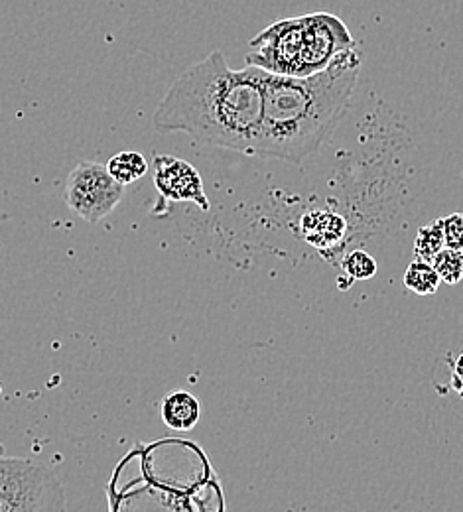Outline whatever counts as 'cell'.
Returning <instances> with one entry per match:
<instances>
[{
    "mask_svg": "<svg viewBox=\"0 0 463 512\" xmlns=\"http://www.w3.org/2000/svg\"><path fill=\"white\" fill-rule=\"evenodd\" d=\"M0 394H2V384H0Z\"/></svg>",
    "mask_w": 463,
    "mask_h": 512,
    "instance_id": "obj_16",
    "label": "cell"
},
{
    "mask_svg": "<svg viewBox=\"0 0 463 512\" xmlns=\"http://www.w3.org/2000/svg\"><path fill=\"white\" fill-rule=\"evenodd\" d=\"M160 132H186L217 148L255 156L263 127L259 67L231 69L221 52L190 65L154 111Z\"/></svg>",
    "mask_w": 463,
    "mask_h": 512,
    "instance_id": "obj_1",
    "label": "cell"
},
{
    "mask_svg": "<svg viewBox=\"0 0 463 512\" xmlns=\"http://www.w3.org/2000/svg\"><path fill=\"white\" fill-rule=\"evenodd\" d=\"M452 388L463 398V353L458 357L452 373Z\"/></svg>",
    "mask_w": 463,
    "mask_h": 512,
    "instance_id": "obj_15",
    "label": "cell"
},
{
    "mask_svg": "<svg viewBox=\"0 0 463 512\" xmlns=\"http://www.w3.org/2000/svg\"><path fill=\"white\" fill-rule=\"evenodd\" d=\"M107 172L117 184L129 186L148 174V162L140 152H119L107 162Z\"/></svg>",
    "mask_w": 463,
    "mask_h": 512,
    "instance_id": "obj_9",
    "label": "cell"
},
{
    "mask_svg": "<svg viewBox=\"0 0 463 512\" xmlns=\"http://www.w3.org/2000/svg\"><path fill=\"white\" fill-rule=\"evenodd\" d=\"M446 249L463 253V213H452L442 219Z\"/></svg>",
    "mask_w": 463,
    "mask_h": 512,
    "instance_id": "obj_14",
    "label": "cell"
},
{
    "mask_svg": "<svg viewBox=\"0 0 463 512\" xmlns=\"http://www.w3.org/2000/svg\"><path fill=\"white\" fill-rule=\"evenodd\" d=\"M444 249H446V241H444L442 219L420 227V231L416 235V243H414V260L432 264L434 256Z\"/></svg>",
    "mask_w": 463,
    "mask_h": 512,
    "instance_id": "obj_11",
    "label": "cell"
},
{
    "mask_svg": "<svg viewBox=\"0 0 463 512\" xmlns=\"http://www.w3.org/2000/svg\"><path fill=\"white\" fill-rule=\"evenodd\" d=\"M434 270L440 276V282L448 284V286H456L463 280V253L460 251H452V249H444L432 260Z\"/></svg>",
    "mask_w": 463,
    "mask_h": 512,
    "instance_id": "obj_12",
    "label": "cell"
},
{
    "mask_svg": "<svg viewBox=\"0 0 463 512\" xmlns=\"http://www.w3.org/2000/svg\"><path fill=\"white\" fill-rule=\"evenodd\" d=\"M341 268L353 282L355 280H369L377 274V260L365 251H351V253L343 256Z\"/></svg>",
    "mask_w": 463,
    "mask_h": 512,
    "instance_id": "obj_13",
    "label": "cell"
},
{
    "mask_svg": "<svg viewBox=\"0 0 463 512\" xmlns=\"http://www.w3.org/2000/svg\"><path fill=\"white\" fill-rule=\"evenodd\" d=\"M308 38V16L282 18L251 40L247 64L266 73L300 77Z\"/></svg>",
    "mask_w": 463,
    "mask_h": 512,
    "instance_id": "obj_4",
    "label": "cell"
},
{
    "mask_svg": "<svg viewBox=\"0 0 463 512\" xmlns=\"http://www.w3.org/2000/svg\"><path fill=\"white\" fill-rule=\"evenodd\" d=\"M154 186L162 201H192L199 209L209 211V199L203 190L198 170L174 156H158L154 160Z\"/></svg>",
    "mask_w": 463,
    "mask_h": 512,
    "instance_id": "obj_6",
    "label": "cell"
},
{
    "mask_svg": "<svg viewBox=\"0 0 463 512\" xmlns=\"http://www.w3.org/2000/svg\"><path fill=\"white\" fill-rule=\"evenodd\" d=\"M359 69L357 48L339 54L324 71L308 77L259 69L263 127L255 156L298 164L318 152L349 109Z\"/></svg>",
    "mask_w": 463,
    "mask_h": 512,
    "instance_id": "obj_2",
    "label": "cell"
},
{
    "mask_svg": "<svg viewBox=\"0 0 463 512\" xmlns=\"http://www.w3.org/2000/svg\"><path fill=\"white\" fill-rule=\"evenodd\" d=\"M199 408L198 398L186 390L170 392L162 402V420L168 428L178 432H188L198 426Z\"/></svg>",
    "mask_w": 463,
    "mask_h": 512,
    "instance_id": "obj_8",
    "label": "cell"
},
{
    "mask_svg": "<svg viewBox=\"0 0 463 512\" xmlns=\"http://www.w3.org/2000/svg\"><path fill=\"white\" fill-rule=\"evenodd\" d=\"M300 229L312 247L322 253H330L343 243L347 223L333 211H308L300 221Z\"/></svg>",
    "mask_w": 463,
    "mask_h": 512,
    "instance_id": "obj_7",
    "label": "cell"
},
{
    "mask_svg": "<svg viewBox=\"0 0 463 512\" xmlns=\"http://www.w3.org/2000/svg\"><path fill=\"white\" fill-rule=\"evenodd\" d=\"M0 512H67L66 491L48 467L0 457Z\"/></svg>",
    "mask_w": 463,
    "mask_h": 512,
    "instance_id": "obj_3",
    "label": "cell"
},
{
    "mask_svg": "<svg viewBox=\"0 0 463 512\" xmlns=\"http://www.w3.org/2000/svg\"><path fill=\"white\" fill-rule=\"evenodd\" d=\"M125 186L117 184L107 166L97 162L77 164L66 186L67 207L87 223H99L121 203Z\"/></svg>",
    "mask_w": 463,
    "mask_h": 512,
    "instance_id": "obj_5",
    "label": "cell"
},
{
    "mask_svg": "<svg viewBox=\"0 0 463 512\" xmlns=\"http://www.w3.org/2000/svg\"><path fill=\"white\" fill-rule=\"evenodd\" d=\"M440 276L430 262L412 260L404 272V286L418 296H432L440 286Z\"/></svg>",
    "mask_w": 463,
    "mask_h": 512,
    "instance_id": "obj_10",
    "label": "cell"
}]
</instances>
